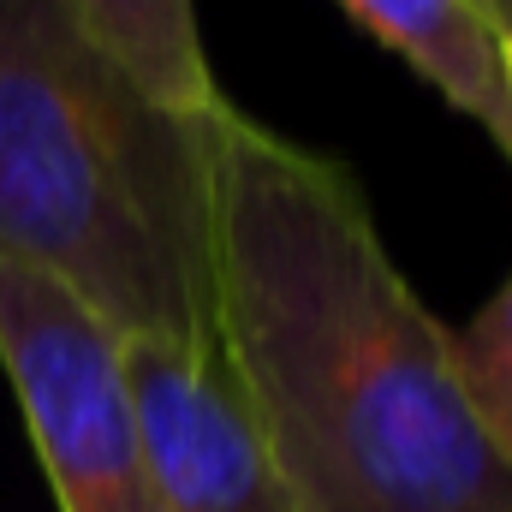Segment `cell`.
Here are the masks:
<instances>
[{"label": "cell", "instance_id": "obj_3", "mask_svg": "<svg viewBox=\"0 0 512 512\" xmlns=\"http://www.w3.org/2000/svg\"><path fill=\"white\" fill-rule=\"evenodd\" d=\"M0 370L24 405L60 512H161L126 340L66 286L0 268Z\"/></svg>", "mask_w": 512, "mask_h": 512}, {"label": "cell", "instance_id": "obj_6", "mask_svg": "<svg viewBox=\"0 0 512 512\" xmlns=\"http://www.w3.org/2000/svg\"><path fill=\"white\" fill-rule=\"evenodd\" d=\"M60 6L161 108L197 120V114H215L227 102L215 72H209L197 0H60Z\"/></svg>", "mask_w": 512, "mask_h": 512}, {"label": "cell", "instance_id": "obj_5", "mask_svg": "<svg viewBox=\"0 0 512 512\" xmlns=\"http://www.w3.org/2000/svg\"><path fill=\"white\" fill-rule=\"evenodd\" d=\"M340 6L512 161V42L495 30L483 0H340Z\"/></svg>", "mask_w": 512, "mask_h": 512}, {"label": "cell", "instance_id": "obj_1", "mask_svg": "<svg viewBox=\"0 0 512 512\" xmlns=\"http://www.w3.org/2000/svg\"><path fill=\"white\" fill-rule=\"evenodd\" d=\"M215 340L304 512H512V471L477 429L453 328L429 316L316 149L233 102L209 120Z\"/></svg>", "mask_w": 512, "mask_h": 512}, {"label": "cell", "instance_id": "obj_2", "mask_svg": "<svg viewBox=\"0 0 512 512\" xmlns=\"http://www.w3.org/2000/svg\"><path fill=\"white\" fill-rule=\"evenodd\" d=\"M215 114L143 96L60 0H0V268L120 340H215Z\"/></svg>", "mask_w": 512, "mask_h": 512}, {"label": "cell", "instance_id": "obj_7", "mask_svg": "<svg viewBox=\"0 0 512 512\" xmlns=\"http://www.w3.org/2000/svg\"><path fill=\"white\" fill-rule=\"evenodd\" d=\"M453 376L477 429L512 471V280L453 334Z\"/></svg>", "mask_w": 512, "mask_h": 512}, {"label": "cell", "instance_id": "obj_8", "mask_svg": "<svg viewBox=\"0 0 512 512\" xmlns=\"http://www.w3.org/2000/svg\"><path fill=\"white\" fill-rule=\"evenodd\" d=\"M483 12L495 18V30H501V36L512 42V0H483Z\"/></svg>", "mask_w": 512, "mask_h": 512}, {"label": "cell", "instance_id": "obj_4", "mask_svg": "<svg viewBox=\"0 0 512 512\" xmlns=\"http://www.w3.org/2000/svg\"><path fill=\"white\" fill-rule=\"evenodd\" d=\"M161 512H304L221 340H126Z\"/></svg>", "mask_w": 512, "mask_h": 512}]
</instances>
